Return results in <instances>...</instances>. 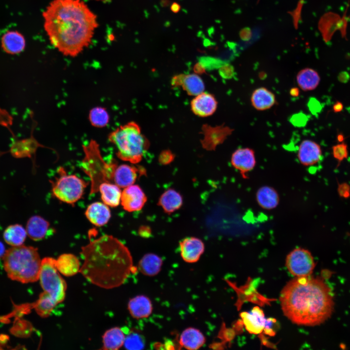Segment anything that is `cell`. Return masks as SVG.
Wrapping results in <instances>:
<instances>
[{
  "mask_svg": "<svg viewBox=\"0 0 350 350\" xmlns=\"http://www.w3.org/2000/svg\"><path fill=\"white\" fill-rule=\"evenodd\" d=\"M299 94V89L297 88H293L290 90V94L293 97H298Z\"/></svg>",
  "mask_w": 350,
  "mask_h": 350,
  "instance_id": "cell-45",
  "label": "cell"
},
{
  "mask_svg": "<svg viewBox=\"0 0 350 350\" xmlns=\"http://www.w3.org/2000/svg\"><path fill=\"white\" fill-rule=\"evenodd\" d=\"M158 204L165 212L171 214L181 207L183 198L179 192L170 188L160 196Z\"/></svg>",
  "mask_w": 350,
  "mask_h": 350,
  "instance_id": "cell-25",
  "label": "cell"
},
{
  "mask_svg": "<svg viewBox=\"0 0 350 350\" xmlns=\"http://www.w3.org/2000/svg\"><path fill=\"white\" fill-rule=\"evenodd\" d=\"M250 101L253 107L259 111L269 109L276 104L275 94L265 87L255 89L251 94Z\"/></svg>",
  "mask_w": 350,
  "mask_h": 350,
  "instance_id": "cell-23",
  "label": "cell"
},
{
  "mask_svg": "<svg viewBox=\"0 0 350 350\" xmlns=\"http://www.w3.org/2000/svg\"><path fill=\"white\" fill-rule=\"evenodd\" d=\"M27 235L26 228L18 224L8 226L3 233L4 241L12 246L23 245Z\"/></svg>",
  "mask_w": 350,
  "mask_h": 350,
  "instance_id": "cell-32",
  "label": "cell"
},
{
  "mask_svg": "<svg viewBox=\"0 0 350 350\" xmlns=\"http://www.w3.org/2000/svg\"><path fill=\"white\" fill-rule=\"evenodd\" d=\"M98 192L101 194L103 202L109 207H117L121 202V188L113 183L101 185L99 187Z\"/></svg>",
  "mask_w": 350,
  "mask_h": 350,
  "instance_id": "cell-31",
  "label": "cell"
},
{
  "mask_svg": "<svg viewBox=\"0 0 350 350\" xmlns=\"http://www.w3.org/2000/svg\"><path fill=\"white\" fill-rule=\"evenodd\" d=\"M180 5L177 2H173L171 5V10L173 13H178L180 11Z\"/></svg>",
  "mask_w": 350,
  "mask_h": 350,
  "instance_id": "cell-44",
  "label": "cell"
},
{
  "mask_svg": "<svg viewBox=\"0 0 350 350\" xmlns=\"http://www.w3.org/2000/svg\"><path fill=\"white\" fill-rule=\"evenodd\" d=\"M296 80L299 87L303 91H311L315 89L318 86L320 77L315 70L306 68L298 73Z\"/></svg>",
  "mask_w": 350,
  "mask_h": 350,
  "instance_id": "cell-29",
  "label": "cell"
},
{
  "mask_svg": "<svg viewBox=\"0 0 350 350\" xmlns=\"http://www.w3.org/2000/svg\"><path fill=\"white\" fill-rule=\"evenodd\" d=\"M3 50L9 54H18L24 50L25 41L23 35L16 31H8L2 37Z\"/></svg>",
  "mask_w": 350,
  "mask_h": 350,
  "instance_id": "cell-28",
  "label": "cell"
},
{
  "mask_svg": "<svg viewBox=\"0 0 350 350\" xmlns=\"http://www.w3.org/2000/svg\"><path fill=\"white\" fill-rule=\"evenodd\" d=\"M39 279L44 292L48 293L57 304L65 299L67 284L55 265V259L45 257L42 260Z\"/></svg>",
  "mask_w": 350,
  "mask_h": 350,
  "instance_id": "cell-8",
  "label": "cell"
},
{
  "mask_svg": "<svg viewBox=\"0 0 350 350\" xmlns=\"http://www.w3.org/2000/svg\"><path fill=\"white\" fill-rule=\"evenodd\" d=\"M217 105L218 103L214 96L204 91L195 96L191 102L192 112L201 117L212 115L216 110Z\"/></svg>",
  "mask_w": 350,
  "mask_h": 350,
  "instance_id": "cell-15",
  "label": "cell"
},
{
  "mask_svg": "<svg viewBox=\"0 0 350 350\" xmlns=\"http://www.w3.org/2000/svg\"><path fill=\"white\" fill-rule=\"evenodd\" d=\"M233 131V129L224 124L214 127L204 124L202 127L203 138L201 141L202 147L209 151L214 150L232 134Z\"/></svg>",
  "mask_w": 350,
  "mask_h": 350,
  "instance_id": "cell-11",
  "label": "cell"
},
{
  "mask_svg": "<svg viewBox=\"0 0 350 350\" xmlns=\"http://www.w3.org/2000/svg\"><path fill=\"white\" fill-rule=\"evenodd\" d=\"M6 250L3 244L0 241V259L3 257Z\"/></svg>",
  "mask_w": 350,
  "mask_h": 350,
  "instance_id": "cell-46",
  "label": "cell"
},
{
  "mask_svg": "<svg viewBox=\"0 0 350 350\" xmlns=\"http://www.w3.org/2000/svg\"><path fill=\"white\" fill-rule=\"evenodd\" d=\"M319 106H320V105L319 104V103L318 102V101H316L315 99H314V100H312V99L310 101V104H309V107L310 108V110L312 112H316L317 111H318L320 108H319Z\"/></svg>",
  "mask_w": 350,
  "mask_h": 350,
  "instance_id": "cell-41",
  "label": "cell"
},
{
  "mask_svg": "<svg viewBox=\"0 0 350 350\" xmlns=\"http://www.w3.org/2000/svg\"><path fill=\"white\" fill-rule=\"evenodd\" d=\"M307 121L306 116L302 113H298L294 115L290 120L291 123L297 126L304 125Z\"/></svg>",
  "mask_w": 350,
  "mask_h": 350,
  "instance_id": "cell-38",
  "label": "cell"
},
{
  "mask_svg": "<svg viewBox=\"0 0 350 350\" xmlns=\"http://www.w3.org/2000/svg\"><path fill=\"white\" fill-rule=\"evenodd\" d=\"M85 215L91 224L97 227H102L108 222L111 212L108 206L104 203L95 202L87 207Z\"/></svg>",
  "mask_w": 350,
  "mask_h": 350,
  "instance_id": "cell-19",
  "label": "cell"
},
{
  "mask_svg": "<svg viewBox=\"0 0 350 350\" xmlns=\"http://www.w3.org/2000/svg\"><path fill=\"white\" fill-rule=\"evenodd\" d=\"M123 346L129 350H142L145 346V342L141 334L131 332L125 336Z\"/></svg>",
  "mask_w": 350,
  "mask_h": 350,
  "instance_id": "cell-35",
  "label": "cell"
},
{
  "mask_svg": "<svg viewBox=\"0 0 350 350\" xmlns=\"http://www.w3.org/2000/svg\"><path fill=\"white\" fill-rule=\"evenodd\" d=\"M206 342V338L198 329L188 327L181 333L179 338L180 346L188 350H197L202 347Z\"/></svg>",
  "mask_w": 350,
  "mask_h": 350,
  "instance_id": "cell-24",
  "label": "cell"
},
{
  "mask_svg": "<svg viewBox=\"0 0 350 350\" xmlns=\"http://www.w3.org/2000/svg\"><path fill=\"white\" fill-rule=\"evenodd\" d=\"M26 230L28 237L35 241L43 239L52 230L49 222L39 215L33 216L28 219Z\"/></svg>",
  "mask_w": 350,
  "mask_h": 350,
  "instance_id": "cell-18",
  "label": "cell"
},
{
  "mask_svg": "<svg viewBox=\"0 0 350 350\" xmlns=\"http://www.w3.org/2000/svg\"><path fill=\"white\" fill-rule=\"evenodd\" d=\"M108 140L116 147V155L119 159L133 164L141 160L150 146L140 126L133 121L121 125L111 132Z\"/></svg>",
  "mask_w": 350,
  "mask_h": 350,
  "instance_id": "cell-5",
  "label": "cell"
},
{
  "mask_svg": "<svg viewBox=\"0 0 350 350\" xmlns=\"http://www.w3.org/2000/svg\"><path fill=\"white\" fill-rule=\"evenodd\" d=\"M344 136L342 134H339L337 135V139L338 141L340 142H342L344 140Z\"/></svg>",
  "mask_w": 350,
  "mask_h": 350,
  "instance_id": "cell-47",
  "label": "cell"
},
{
  "mask_svg": "<svg viewBox=\"0 0 350 350\" xmlns=\"http://www.w3.org/2000/svg\"><path fill=\"white\" fill-rule=\"evenodd\" d=\"M320 146L315 141L310 140H302L298 149V158L303 166H310L318 163L322 158Z\"/></svg>",
  "mask_w": 350,
  "mask_h": 350,
  "instance_id": "cell-16",
  "label": "cell"
},
{
  "mask_svg": "<svg viewBox=\"0 0 350 350\" xmlns=\"http://www.w3.org/2000/svg\"><path fill=\"white\" fill-rule=\"evenodd\" d=\"M163 261L159 256L149 253L145 254L140 260L138 268L143 275L153 277L159 273Z\"/></svg>",
  "mask_w": 350,
  "mask_h": 350,
  "instance_id": "cell-27",
  "label": "cell"
},
{
  "mask_svg": "<svg viewBox=\"0 0 350 350\" xmlns=\"http://www.w3.org/2000/svg\"><path fill=\"white\" fill-rule=\"evenodd\" d=\"M4 267L11 280L27 283L39 279L41 262L36 248L21 245L6 250Z\"/></svg>",
  "mask_w": 350,
  "mask_h": 350,
  "instance_id": "cell-4",
  "label": "cell"
},
{
  "mask_svg": "<svg viewBox=\"0 0 350 350\" xmlns=\"http://www.w3.org/2000/svg\"><path fill=\"white\" fill-rule=\"evenodd\" d=\"M175 86H181L187 93L195 96L204 91L205 85L201 78L196 74H180L172 80Z\"/></svg>",
  "mask_w": 350,
  "mask_h": 350,
  "instance_id": "cell-17",
  "label": "cell"
},
{
  "mask_svg": "<svg viewBox=\"0 0 350 350\" xmlns=\"http://www.w3.org/2000/svg\"><path fill=\"white\" fill-rule=\"evenodd\" d=\"M84 260L79 272L90 282L105 289L122 285L133 272L128 248L112 235L105 234L81 248Z\"/></svg>",
  "mask_w": 350,
  "mask_h": 350,
  "instance_id": "cell-2",
  "label": "cell"
},
{
  "mask_svg": "<svg viewBox=\"0 0 350 350\" xmlns=\"http://www.w3.org/2000/svg\"><path fill=\"white\" fill-rule=\"evenodd\" d=\"M230 162L243 178L247 179L248 174L255 168L256 165L255 151L249 147L239 148L232 154Z\"/></svg>",
  "mask_w": 350,
  "mask_h": 350,
  "instance_id": "cell-10",
  "label": "cell"
},
{
  "mask_svg": "<svg viewBox=\"0 0 350 350\" xmlns=\"http://www.w3.org/2000/svg\"><path fill=\"white\" fill-rule=\"evenodd\" d=\"M128 309L131 316L136 319L149 317L153 311L150 299L145 295H138L130 299L128 303Z\"/></svg>",
  "mask_w": 350,
  "mask_h": 350,
  "instance_id": "cell-21",
  "label": "cell"
},
{
  "mask_svg": "<svg viewBox=\"0 0 350 350\" xmlns=\"http://www.w3.org/2000/svg\"><path fill=\"white\" fill-rule=\"evenodd\" d=\"M84 157L82 161L83 171L89 176L90 194L98 192L99 186L105 183H113V174L117 163L113 160L107 163L102 156L99 144L91 140L83 145Z\"/></svg>",
  "mask_w": 350,
  "mask_h": 350,
  "instance_id": "cell-6",
  "label": "cell"
},
{
  "mask_svg": "<svg viewBox=\"0 0 350 350\" xmlns=\"http://www.w3.org/2000/svg\"><path fill=\"white\" fill-rule=\"evenodd\" d=\"M241 316L246 330L250 333L257 334L264 329L266 319L263 311L255 307L249 312H243Z\"/></svg>",
  "mask_w": 350,
  "mask_h": 350,
  "instance_id": "cell-20",
  "label": "cell"
},
{
  "mask_svg": "<svg viewBox=\"0 0 350 350\" xmlns=\"http://www.w3.org/2000/svg\"><path fill=\"white\" fill-rule=\"evenodd\" d=\"M125 332L122 329L115 327L107 330L102 336V350H117L124 344Z\"/></svg>",
  "mask_w": 350,
  "mask_h": 350,
  "instance_id": "cell-30",
  "label": "cell"
},
{
  "mask_svg": "<svg viewBox=\"0 0 350 350\" xmlns=\"http://www.w3.org/2000/svg\"><path fill=\"white\" fill-rule=\"evenodd\" d=\"M57 304L47 292H43L38 299L33 304L37 314L42 317H47Z\"/></svg>",
  "mask_w": 350,
  "mask_h": 350,
  "instance_id": "cell-33",
  "label": "cell"
},
{
  "mask_svg": "<svg viewBox=\"0 0 350 350\" xmlns=\"http://www.w3.org/2000/svg\"><path fill=\"white\" fill-rule=\"evenodd\" d=\"M175 155L169 150L162 151L158 157V160L162 165H167L171 163L175 158Z\"/></svg>",
  "mask_w": 350,
  "mask_h": 350,
  "instance_id": "cell-37",
  "label": "cell"
},
{
  "mask_svg": "<svg viewBox=\"0 0 350 350\" xmlns=\"http://www.w3.org/2000/svg\"><path fill=\"white\" fill-rule=\"evenodd\" d=\"M139 233L142 237H149L151 234V229L147 226H141L139 230Z\"/></svg>",
  "mask_w": 350,
  "mask_h": 350,
  "instance_id": "cell-42",
  "label": "cell"
},
{
  "mask_svg": "<svg viewBox=\"0 0 350 350\" xmlns=\"http://www.w3.org/2000/svg\"><path fill=\"white\" fill-rule=\"evenodd\" d=\"M343 108V105L340 102H336L333 105L332 109L335 113L341 112Z\"/></svg>",
  "mask_w": 350,
  "mask_h": 350,
  "instance_id": "cell-43",
  "label": "cell"
},
{
  "mask_svg": "<svg viewBox=\"0 0 350 350\" xmlns=\"http://www.w3.org/2000/svg\"><path fill=\"white\" fill-rule=\"evenodd\" d=\"M145 174L142 167L123 164L116 165L113 174V183L124 188L134 184L139 176Z\"/></svg>",
  "mask_w": 350,
  "mask_h": 350,
  "instance_id": "cell-13",
  "label": "cell"
},
{
  "mask_svg": "<svg viewBox=\"0 0 350 350\" xmlns=\"http://www.w3.org/2000/svg\"><path fill=\"white\" fill-rule=\"evenodd\" d=\"M56 268L62 274L65 276H72L80 269V264L76 256L70 253H64L55 259Z\"/></svg>",
  "mask_w": 350,
  "mask_h": 350,
  "instance_id": "cell-26",
  "label": "cell"
},
{
  "mask_svg": "<svg viewBox=\"0 0 350 350\" xmlns=\"http://www.w3.org/2000/svg\"><path fill=\"white\" fill-rule=\"evenodd\" d=\"M109 115L103 107H95L89 111L88 120L92 126L101 128L106 126L109 122Z\"/></svg>",
  "mask_w": 350,
  "mask_h": 350,
  "instance_id": "cell-34",
  "label": "cell"
},
{
  "mask_svg": "<svg viewBox=\"0 0 350 350\" xmlns=\"http://www.w3.org/2000/svg\"><path fill=\"white\" fill-rule=\"evenodd\" d=\"M255 195L257 203L262 209L272 210L279 204V194L277 191L271 186L265 185L260 187Z\"/></svg>",
  "mask_w": 350,
  "mask_h": 350,
  "instance_id": "cell-22",
  "label": "cell"
},
{
  "mask_svg": "<svg viewBox=\"0 0 350 350\" xmlns=\"http://www.w3.org/2000/svg\"><path fill=\"white\" fill-rule=\"evenodd\" d=\"M285 265L292 275L302 277L311 275L315 267V262L313 256L308 250L298 247L287 255Z\"/></svg>",
  "mask_w": 350,
  "mask_h": 350,
  "instance_id": "cell-9",
  "label": "cell"
},
{
  "mask_svg": "<svg viewBox=\"0 0 350 350\" xmlns=\"http://www.w3.org/2000/svg\"><path fill=\"white\" fill-rule=\"evenodd\" d=\"M220 73L225 78L229 79L234 75V69L232 66L226 65L221 69Z\"/></svg>",
  "mask_w": 350,
  "mask_h": 350,
  "instance_id": "cell-40",
  "label": "cell"
},
{
  "mask_svg": "<svg viewBox=\"0 0 350 350\" xmlns=\"http://www.w3.org/2000/svg\"><path fill=\"white\" fill-rule=\"evenodd\" d=\"M43 17L51 44L72 57L89 45L98 25L96 16L82 0H53Z\"/></svg>",
  "mask_w": 350,
  "mask_h": 350,
  "instance_id": "cell-1",
  "label": "cell"
},
{
  "mask_svg": "<svg viewBox=\"0 0 350 350\" xmlns=\"http://www.w3.org/2000/svg\"><path fill=\"white\" fill-rule=\"evenodd\" d=\"M205 245L199 238L187 237L179 242V251L184 261L188 263L197 262L204 252Z\"/></svg>",
  "mask_w": 350,
  "mask_h": 350,
  "instance_id": "cell-14",
  "label": "cell"
},
{
  "mask_svg": "<svg viewBox=\"0 0 350 350\" xmlns=\"http://www.w3.org/2000/svg\"><path fill=\"white\" fill-rule=\"evenodd\" d=\"M339 195L343 198H348L350 196V186L346 183L340 184L338 186Z\"/></svg>",
  "mask_w": 350,
  "mask_h": 350,
  "instance_id": "cell-39",
  "label": "cell"
},
{
  "mask_svg": "<svg viewBox=\"0 0 350 350\" xmlns=\"http://www.w3.org/2000/svg\"><path fill=\"white\" fill-rule=\"evenodd\" d=\"M280 301L284 315L298 325H320L332 315L334 302L332 292L320 278L296 277L281 290Z\"/></svg>",
  "mask_w": 350,
  "mask_h": 350,
  "instance_id": "cell-3",
  "label": "cell"
},
{
  "mask_svg": "<svg viewBox=\"0 0 350 350\" xmlns=\"http://www.w3.org/2000/svg\"><path fill=\"white\" fill-rule=\"evenodd\" d=\"M147 201V197L138 185H132L122 192L121 203L123 209L128 212L140 210Z\"/></svg>",
  "mask_w": 350,
  "mask_h": 350,
  "instance_id": "cell-12",
  "label": "cell"
},
{
  "mask_svg": "<svg viewBox=\"0 0 350 350\" xmlns=\"http://www.w3.org/2000/svg\"><path fill=\"white\" fill-rule=\"evenodd\" d=\"M332 152L333 157L340 163L344 159L347 158L348 150L347 145L342 142L332 146Z\"/></svg>",
  "mask_w": 350,
  "mask_h": 350,
  "instance_id": "cell-36",
  "label": "cell"
},
{
  "mask_svg": "<svg viewBox=\"0 0 350 350\" xmlns=\"http://www.w3.org/2000/svg\"><path fill=\"white\" fill-rule=\"evenodd\" d=\"M57 173L55 180L50 181L52 194L63 202L74 205L81 198L88 182L75 175L67 174L63 167L58 169Z\"/></svg>",
  "mask_w": 350,
  "mask_h": 350,
  "instance_id": "cell-7",
  "label": "cell"
}]
</instances>
